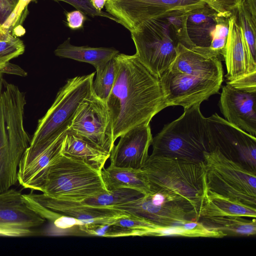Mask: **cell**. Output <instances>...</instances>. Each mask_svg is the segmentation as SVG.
I'll list each match as a JSON object with an SVG mask.
<instances>
[{
	"instance_id": "30",
	"label": "cell",
	"mask_w": 256,
	"mask_h": 256,
	"mask_svg": "<svg viewBox=\"0 0 256 256\" xmlns=\"http://www.w3.org/2000/svg\"><path fill=\"white\" fill-rule=\"evenodd\" d=\"M234 13L250 55L256 61V20L252 17L243 2Z\"/></svg>"
},
{
	"instance_id": "28",
	"label": "cell",
	"mask_w": 256,
	"mask_h": 256,
	"mask_svg": "<svg viewBox=\"0 0 256 256\" xmlns=\"http://www.w3.org/2000/svg\"><path fill=\"white\" fill-rule=\"evenodd\" d=\"M114 58L95 68L96 77L93 81L92 92L105 102L108 98L116 80V64Z\"/></svg>"
},
{
	"instance_id": "7",
	"label": "cell",
	"mask_w": 256,
	"mask_h": 256,
	"mask_svg": "<svg viewBox=\"0 0 256 256\" xmlns=\"http://www.w3.org/2000/svg\"><path fill=\"white\" fill-rule=\"evenodd\" d=\"M207 188L256 207V171L214 148L204 154Z\"/></svg>"
},
{
	"instance_id": "8",
	"label": "cell",
	"mask_w": 256,
	"mask_h": 256,
	"mask_svg": "<svg viewBox=\"0 0 256 256\" xmlns=\"http://www.w3.org/2000/svg\"><path fill=\"white\" fill-rule=\"evenodd\" d=\"M140 62L160 78L176 56L178 40L166 18L146 20L130 32Z\"/></svg>"
},
{
	"instance_id": "26",
	"label": "cell",
	"mask_w": 256,
	"mask_h": 256,
	"mask_svg": "<svg viewBox=\"0 0 256 256\" xmlns=\"http://www.w3.org/2000/svg\"><path fill=\"white\" fill-rule=\"evenodd\" d=\"M66 132L54 141L26 168L18 170V182L24 188H26L52 160L62 154Z\"/></svg>"
},
{
	"instance_id": "31",
	"label": "cell",
	"mask_w": 256,
	"mask_h": 256,
	"mask_svg": "<svg viewBox=\"0 0 256 256\" xmlns=\"http://www.w3.org/2000/svg\"><path fill=\"white\" fill-rule=\"evenodd\" d=\"M229 18L220 16L212 34V41L209 48L210 52L212 56L218 58L221 60H224Z\"/></svg>"
},
{
	"instance_id": "3",
	"label": "cell",
	"mask_w": 256,
	"mask_h": 256,
	"mask_svg": "<svg viewBox=\"0 0 256 256\" xmlns=\"http://www.w3.org/2000/svg\"><path fill=\"white\" fill-rule=\"evenodd\" d=\"M94 74L92 72L69 78L60 88L50 108L38 120L30 146L22 158L18 170L26 168L69 129L78 107L92 92Z\"/></svg>"
},
{
	"instance_id": "20",
	"label": "cell",
	"mask_w": 256,
	"mask_h": 256,
	"mask_svg": "<svg viewBox=\"0 0 256 256\" xmlns=\"http://www.w3.org/2000/svg\"><path fill=\"white\" fill-rule=\"evenodd\" d=\"M238 216L256 218V207L206 190L198 211L202 217Z\"/></svg>"
},
{
	"instance_id": "42",
	"label": "cell",
	"mask_w": 256,
	"mask_h": 256,
	"mask_svg": "<svg viewBox=\"0 0 256 256\" xmlns=\"http://www.w3.org/2000/svg\"><path fill=\"white\" fill-rule=\"evenodd\" d=\"M243 2L252 17L256 20V0H244Z\"/></svg>"
},
{
	"instance_id": "33",
	"label": "cell",
	"mask_w": 256,
	"mask_h": 256,
	"mask_svg": "<svg viewBox=\"0 0 256 256\" xmlns=\"http://www.w3.org/2000/svg\"><path fill=\"white\" fill-rule=\"evenodd\" d=\"M36 0H19L14 9L2 26L10 31L18 25L20 26L27 14L28 6L30 2Z\"/></svg>"
},
{
	"instance_id": "5",
	"label": "cell",
	"mask_w": 256,
	"mask_h": 256,
	"mask_svg": "<svg viewBox=\"0 0 256 256\" xmlns=\"http://www.w3.org/2000/svg\"><path fill=\"white\" fill-rule=\"evenodd\" d=\"M200 104L184 110L178 118L164 126L153 138L151 156L204 162V154L210 148L206 118Z\"/></svg>"
},
{
	"instance_id": "13",
	"label": "cell",
	"mask_w": 256,
	"mask_h": 256,
	"mask_svg": "<svg viewBox=\"0 0 256 256\" xmlns=\"http://www.w3.org/2000/svg\"><path fill=\"white\" fill-rule=\"evenodd\" d=\"M210 150H218L238 162H248L256 171V138L215 113L206 118ZM209 150V151H210Z\"/></svg>"
},
{
	"instance_id": "11",
	"label": "cell",
	"mask_w": 256,
	"mask_h": 256,
	"mask_svg": "<svg viewBox=\"0 0 256 256\" xmlns=\"http://www.w3.org/2000/svg\"><path fill=\"white\" fill-rule=\"evenodd\" d=\"M160 80L167 107L180 106L184 110L218 94L223 82L196 71L178 72L169 68Z\"/></svg>"
},
{
	"instance_id": "12",
	"label": "cell",
	"mask_w": 256,
	"mask_h": 256,
	"mask_svg": "<svg viewBox=\"0 0 256 256\" xmlns=\"http://www.w3.org/2000/svg\"><path fill=\"white\" fill-rule=\"evenodd\" d=\"M68 131L109 153L114 145L106 102L98 98L93 92L78 107Z\"/></svg>"
},
{
	"instance_id": "21",
	"label": "cell",
	"mask_w": 256,
	"mask_h": 256,
	"mask_svg": "<svg viewBox=\"0 0 256 256\" xmlns=\"http://www.w3.org/2000/svg\"><path fill=\"white\" fill-rule=\"evenodd\" d=\"M100 174L107 190L126 188L137 190L144 195L150 193V186L142 169L110 164L102 170Z\"/></svg>"
},
{
	"instance_id": "24",
	"label": "cell",
	"mask_w": 256,
	"mask_h": 256,
	"mask_svg": "<svg viewBox=\"0 0 256 256\" xmlns=\"http://www.w3.org/2000/svg\"><path fill=\"white\" fill-rule=\"evenodd\" d=\"M198 221L206 228L220 231L226 236H250L256 233V218L248 220L242 216H226L202 217Z\"/></svg>"
},
{
	"instance_id": "35",
	"label": "cell",
	"mask_w": 256,
	"mask_h": 256,
	"mask_svg": "<svg viewBox=\"0 0 256 256\" xmlns=\"http://www.w3.org/2000/svg\"><path fill=\"white\" fill-rule=\"evenodd\" d=\"M62 1L70 4L84 14L91 16H102L110 19L118 23V20L108 12L96 10L92 5L90 0H54Z\"/></svg>"
},
{
	"instance_id": "44",
	"label": "cell",
	"mask_w": 256,
	"mask_h": 256,
	"mask_svg": "<svg viewBox=\"0 0 256 256\" xmlns=\"http://www.w3.org/2000/svg\"><path fill=\"white\" fill-rule=\"evenodd\" d=\"M90 1L96 10L101 11L105 6L106 0H90Z\"/></svg>"
},
{
	"instance_id": "10",
	"label": "cell",
	"mask_w": 256,
	"mask_h": 256,
	"mask_svg": "<svg viewBox=\"0 0 256 256\" xmlns=\"http://www.w3.org/2000/svg\"><path fill=\"white\" fill-rule=\"evenodd\" d=\"M206 4V0H106L105 6L130 32L146 20L188 12Z\"/></svg>"
},
{
	"instance_id": "34",
	"label": "cell",
	"mask_w": 256,
	"mask_h": 256,
	"mask_svg": "<svg viewBox=\"0 0 256 256\" xmlns=\"http://www.w3.org/2000/svg\"><path fill=\"white\" fill-rule=\"evenodd\" d=\"M114 223L124 227L142 232L144 236H146L147 231L158 225L148 220L132 215L130 216L120 218Z\"/></svg>"
},
{
	"instance_id": "14",
	"label": "cell",
	"mask_w": 256,
	"mask_h": 256,
	"mask_svg": "<svg viewBox=\"0 0 256 256\" xmlns=\"http://www.w3.org/2000/svg\"><path fill=\"white\" fill-rule=\"evenodd\" d=\"M38 204L54 212L80 222V224H112L131 215L113 207L94 206L80 201L56 198L43 193L24 194Z\"/></svg>"
},
{
	"instance_id": "45",
	"label": "cell",
	"mask_w": 256,
	"mask_h": 256,
	"mask_svg": "<svg viewBox=\"0 0 256 256\" xmlns=\"http://www.w3.org/2000/svg\"><path fill=\"white\" fill-rule=\"evenodd\" d=\"M4 81V79L3 78V74L0 73V92L2 89Z\"/></svg>"
},
{
	"instance_id": "9",
	"label": "cell",
	"mask_w": 256,
	"mask_h": 256,
	"mask_svg": "<svg viewBox=\"0 0 256 256\" xmlns=\"http://www.w3.org/2000/svg\"><path fill=\"white\" fill-rule=\"evenodd\" d=\"M113 208L160 226L198 220V211L190 201L164 190L152 192Z\"/></svg>"
},
{
	"instance_id": "15",
	"label": "cell",
	"mask_w": 256,
	"mask_h": 256,
	"mask_svg": "<svg viewBox=\"0 0 256 256\" xmlns=\"http://www.w3.org/2000/svg\"><path fill=\"white\" fill-rule=\"evenodd\" d=\"M219 106L226 120L256 136V88H240L226 83L222 88Z\"/></svg>"
},
{
	"instance_id": "22",
	"label": "cell",
	"mask_w": 256,
	"mask_h": 256,
	"mask_svg": "<svg viewBox=\"0 0 256 256\" xmlns=\"http://www.w3.org/2000/svg\"><path fill=\"white\" fill-rule=\"evenodd\" d=\"M62 154L84 161L100 172L110 156V153L100 150L68 130L65 134Z\"/></svg>"
},
{
	"instance_id": "16",
	"label": "cell",
	"mask_w": 256,
	"mask_h": 256,
	"mask_svg": "<svg viewBox=\"0 0 256 256\" xmlns=\"http://www.w3.org/2000/svg\"><path fill=\"white\" fill-rule=\"evenodd\" d=\"M120 138L110 152V164L141 169L149 156L148 149L153 139L150 124L136 126Z\"/></svg>"
},
{
	"instance_id": "2",
	"label": "cell",
	"mask_w": 256,
	"mask_h": 256,
	"mask_svg": "<svg viewBox=\"0 0 256 256\" xmlns=\"http://www.w3.org/2000/svg\"><path fill=\"white\" fill-rule=\"evenodd\" d=\"M25 94L4 81L0 92V192L16 184L22 158L31 139L24 124Z\"/></svg>"
},
{
	"instance_id": "19",
	"label": "cell",
	"mask_w": 256,
	"mask_h": 256,
	"mask_svg": "<svg viewBox=\"0 0 256 256\" xmlns=\"http://www.w3.org/2000/svg\"><path fill=\"white\" fill-rule=\"evenodd\" d=\"M220 16L208 4L186 13V28L190 43L188 48L213 57L209 49L212 34Z\"/></svg>"
},
{
	"instance_id": "39",
	"label": "cell",
	"mask_w": 256,
	"mask_h": 256,
	"mask_svg": "<svg viewBox=\"0 0 256 256\" xmlns=\"http://www.w3.org/2000/svg\"><path fill=\"white\" fill-rule=\"evenodd\" d=\"M19 0H0V24L3 25L14 9Z\"/></svg>"
},
{
	"instance_id": "40",
	"label": "cell",
	"mask_w": 256,
	"mask_h": 256,
	"mask_svg": "<svg viewBox=\"0 0 256 256\" xmlns=\"http://www.w3.org/2000/svg\"><path fill=\"white\" fill-rule=\"evenodd\" d=\"M0 73L17 75L21 76H26L28 73L18 65L10 63H6L0 68Z\"/></svg>"
},
{
	"instance_id": "25",
	"label": "cell",
	"mask_w": 256,
	"mask_h": 256,
	"mask_svg": "<svg viewBox=\"0 0 256 256\" xmlns=\"http://www.w3.org/2000/svg\"><path fill=\"white\" fill-rule=\"evenodd\" d=\"M146 236L221 238L220 231L210 230L200 221H190L169 226L157 225L146 232Z\"/></svg>"
},
{
	"instance_id": "37",
	"label": "cell",
	"mask_w": 256,
	"mask_h": 256,
	"mask_svg": "<svg viewBox=\"0 0 256 256\" xmlns=\"http://www.w3.org/2000/svg\"><path fill=\"white\" fill-rule=\"evenodd\" d=\"M67 25L72 30H77L83 27L86 16L80 10H75L66 14Z\"/></svg>"
},
{
	"instance_id": "23",
	"label": "cell",
	"mask_w": 256,
	"mask_h": 256,
	"mask_svg": "<svg viewBox=\"0 0 256 256\" xmlns=\"http://www.w3.org/2000/svg\"><path fill=\"white\" fill-rule=\"evenodd\" d=\"M68 38L54 50L56 56L88 63L95 68L113 58L119 51L113 48H94L76 46L71 44Z\"/></svg>"
},
{
	"instance_id": "29",
	"label": "cell",
	"mask_w": 256,
	"mask_h": 256,
	"mask_svg": "<svg viewBox=\"0 0 256 256\" xmlns=\"http://www.w3.org/2000/svg\"><path fill=\"white\" fill-rule=\"evenodd\" d=\"M78 230L84 236L115 238L130 236H144L142 232L130 229L114 223L80 224Z\"/></svg>"
},
{
	"instance_id": "38",
	"label": "cell",
	"mask_w": 256,
	"mask_h": 256,
	"mask_svg": "<svg viewBox=\"0 0 256 256\" xmlns=\"http://www.w3.org/2000/svg\"><path fill=\"white\" fill-rule=\"evenodd\" d=\"M226 83L240 88H256V72L250 73L233 80L228 81Z\"/></svg>"
},
{
	"instance_id": "36",
	"label": "cell",
	"mask_w": 256,
	"mask_h": 256,
	"mask_svg": "<svg viewBox=\"0 0 256 256\" xmlns=\"http://www.w3.org/2000/svg\"><path fill=\"white\" fill-rule=\"evenodd\" d=\"M244 0H206L207 4L219 14L229 18Z\"/></svg>"
},
{
	"instance_id": "1",
	"label": "cell",
	"mask_w": 256,
	"mask_h": 256,
	"mask_svg": "<svg viewBox=\"0 0 256 256\" xmlns=\"http://www.w3.org/2000/svg\"><path fill=\"white\" fill-rule=\"evenodd\" d=\"M114 58L116 80L106 103L115 142L130 129L150 124L167 106L160 78L147 69L135 54L118 53Z\"/></svg>"
},
{
	"instance_id": "18",
	"label": "cell",
	"mask_w": 256,
	"mask_h": 256,
	"mask_svg": "<svg viewBox=\"0 0 256 256\" xmlns=\"http://www.w3.org/2000/svg\"><path fill=\"white\" fill-rule=\"evenodd\" d=\"M224 61L226 68L225 77L227 81L256 72V61L250 55L234 12L228 19Z\"/></svg>"
},
{
	"instance_id": "41",
	"label": "cell",
	"mask_w": 256,
	"mask_h": 256,
	"mask_svg": "<svg viewBox=\"0 0 256 256\" xmlns=\"http://www.w3.org/2000/svg\"><path fill=\"white\" fill-rule=\"evenodd\" d=\"M36 234L33 230H0V236L22 237Z\"/></svg>"
},
{
	"instance_id": "32",
	"label": "cell",
	"mask_w": 256,
	"mask_h": 256,
	"mask_svg": "<svg viewBox=\"0 0 256 256\" xmlns=\"http://www.w3.org/2000/svg\"><path fill=\"white\" fill-rule=\"evenodd\" d=\"M24 50L23 42L16 36L0 41V68L11 60L24 54Z\"/></svg>"
},
{
	"instance_id": "17",
	"label": "cell",
	"mask_w": 256,
	"mask_h": 256,
	"mask_svg": "<svg viewBox=\"0 0 256 256\" xmlns=\"http://www.w3.org/2000/svg\"><path fill=\"white\" fill-rule=\"evenodd\" d=\"M45 222L44 218L26 204L20 191L10 188L0 192V230H33Z\"/></svg>"
},
{
	"instance_id": "43",
	"label": "cell",
	"mask_w": 256,
	"mask_h": 256,
	"mask_svg": "<svg viewBox=\"0 0 256 256\" xmlns=\"http://www.w3.org/2000/svg\"><path fill=\"white\" fill-rule=\"evenodd\" d=\"M12 35L0 24V41L7 40Z\"/></svg>"
},
{
	"instance_id": "6",
	"label": "cell",
	"mask_w": 256,
	"mask_h": 256,
	"mask_svg": "<svg viewBox=\"0 0 256 256\" xmlns=\"http://www.w3.org/2000/svg\"><path fill=\"white\" fill-rule=\"evenodd\" d=\"M141 169L150 192L164 190L176 194L199 211L207 189L204 162L150 155Z\"/></svg>"
},
{
	"instance_id": "4",
	"label": "cell",
	"mask_w": 256,
	"mask_h": 256,
	"mask_svg": "<svg viewBox=\"0 0 256 256\" xmlns=\"http://www.w3.org/2000/svg\"><path fill=\"white\" fill-rule=\"evenodd\" d=\"M26 188L50 197L82 201L107 191L100 172L81 160L62 154L52 160Z\"/></svg>"
},
{
	"instance_id": "27",
	"label": "cell",
	"mask_w": 256,
	"mask_h": 256,
	"mask_svg": "<svg viewBox=\"0 0 256 256\" xmlns=\"http://www.w3.org/2000/svg\"><path fill=\"white\" fill-rule=\"evenodd\" d=\"M144 195L137 190L122 188L107 190L80 202L92 206L114 207L136 200Z\"/></svg>"
}]
</instances>
